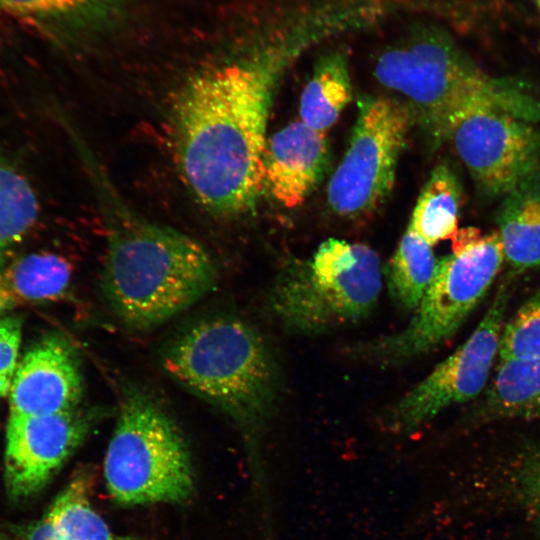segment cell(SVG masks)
<instances>
[{"instance_id":"1","label":"cell","mask_w":540,"mask_h":540,"mask_svg":"<svg viewBox=\"0 0 540 540\" xmlns=\"http://www.w3.org/2000/svg\"><path fill=\"white\" fill-rule=\"evenodd\" d=\"M273 60L260 55L205 70L189 78L174 99L172 136L180 174L213 214L245 212L263 187Z\"/></svg>"},{"instance_id":"2","label":"cell","mask_w":540,"mask_h":540,"mask_svg":"<svg viewBox=\"0 0 540 540\" xmlns=\"http://www.w3.org/2000/svg\"><path fill=\"white\" fill-rule=\"evenodd\" d=\"M75 146L94 191L106 233L101 289L126 327L148 330L183 312L217 284L215 263L193 237L137 212L77 135Z\"/></svg>"},{"instance_id":"3","label":"cell","mask_w":540,"mask_h":540,"mask_svg":"<svg viewBox=\"0 0 540 540\" xmlns=\"http://www.w3.org/2000/svg\"><path fill=\"white\" fill-rule=\"evenodd\" d=\"M171 378L228 415L255 447L276 396L273 358L247 322L229 315L201 319L164 348Z\"/></svg>"},{"instance_id":"4","label":"cell","mask_w":540,"mask_h":540,"mask_svg":"<svg viewBox=\"0 0 540 540\" xmlns=\"http://www.w3.org/2000/svg\"><path fill=\"white\" fill-rule=\"evenodd\" d=\"M375 77L404 96L421 124L444 140L450 122L482 106H511L520 81L486 74L443 30L423 26L377 59Z\"/></svg>"},{"instance_id":"5","label":"cell","mask_w":540,"mask_h":540,"mask_svg":"<svg viewBox=\"0 0 540 540\" xmlns=\"http://www.w3.org/2000/svg\"><path fill=\"white\" fill-rule=\"evenodd\" d=\"M104 479L119 505L180 504L195 488L187 443L167 412L150 396L128 388L104 458Z\"/></svg>"},{"instance_id":"6","label":"cell","mask_w":540,"mask_h":540,"mask_svg":"<svg viewBox=\"0 0 540 540\" xmlns=\"http://www.w3.org/2000/svg\"><path fill=\"white\" fill-rule=\"evenodd\" d=\"M381 278L372 248L330 238L307 263L278 280L271 305L287 328L316 334L368 315L380 294Z\"/></svg>"},{"instance_id":"7","label":"cell","mask_w":540,"mask_h":540,"mask_svg":"<svg viewBox=\"0 0 540 540\" xmlns=\"http://www.w3.org/2000/svg\"><path fill=\"white\" fill-rule=\"evenodd\" d=\"M451 239L452 253L438 261L409 324L369 346L370 355L398 362L432 350L456 333L486 295L504 262L498 231L482 235L464 227Z\"/></svg>"},{"instance_id":"8","label":"cell","mask_w":540,"mask_h":540,"mask_svg":"<svg viewBox=\"0 0 540 540\" xmlns=\"http://www.w3.org/2000/svg\"><path fill=\"white\" fill-rule=\"evenodd\" d=\"M411 112L387 97L361 101L349 147L327 188L333 212L359 217L375 210L391 192Z\"/></svg>"},{"instance_id":"9","label":"cell","mask_w":540,"mask_h":540,"mask_svg":"<svg viewBox=\"0 0 540 540\" xmlns=\"http://www.w3.org/2000/svg\"><path fill=\"white\" fill-rule=\"evenodd\" d=\"M535 121L497 107L473 108L448 126L450 140L478 191L504 197L540 164V132Z\"/></svg>"},{"instance_id":"10","label":"cell","mask_w":540,"mask_h":540,"mask_svg":"<svg viewBox=\"0 0 540 540\" xmlns=\"http://www.w3.org/2000/svg\"><path fill=\"white\" fill-rule=\"evenodd\" d=\"M510 294L509 280L498 286L492 304L471 336L392 409L393 428L414 431L449 406L482 393L498 356Z\"/></svg>"},{"instance_id":"11","label":"cell","mask_w":540,"mask_h":540,"mask_svg":"<svg viewBox=\"0 0 540 540\" xmlns=\"http://www.w3.org/2000/svg\"><path fill=\"white\" fill-rule=\"evenodd\" d=\"M93 412L75 408L35 416L10 415L5 452V484L14 499L44 488L94 426Z\"/></svg>"},{"instance_id":"12","label":"cell","mask_w":540,"mask_h":540,"mask_svg":"<svg viewBox=\"0 0 540 540\" xmlns=\"http://www.w3.org/2000/svg\"><path fill=\"white\" fill-rule=\"evenodd\" d=\"M83 377L71 344L51 335L35 343L18 362L9 391L10 415H47L78 408Z\"/></svg>"},{"instance_id":"13","label":"cell","mask_w":540,"mask_h":540,"mask_svg":"<svg viewBox=\"0 0 540 540\" xmlns=\"http://www.w3.org/2000/svg\"><path fill=\"white\" fill-rule=\"evenodd\" d=\"M327 163L325 133L296 121L270 138L264 155V183L278 202L294 208L319 183Z\"/></svg>"},{"instance_id":"14","label":"cell","mask_w":540,"mask_h":540,"mask_svg":"<svg viewBox=\"0 0 540 540\" xmlns=\"http://www.w3.org/2000/svg\"><path fill=\"white\" fill-rule=\"evenodd\" d=\"M497 224L504 261L516 273L540 268V164L503 197Z\"/></svg>"},{"instance_id":"15","label":"cell","mask_w":540,"mask_h":540,"mask_svg":"<svg viewBox=\"0 0 540 540\" xmlns=\"http://www.w3.org/2000/svg\"><path fill=\"white\" fill-rule=\"evenodd\" d=\"M91 476L77 474L30 530L27 540H139L115 533L93 507Z\"/></svg>"},{"instance_id":"16","label":"cell","mask_w":540,"mask_h":540,"mask_svg":"<svg viewBox=\"0 0 540 540\" xmlns=\"http://www.w3.org/2000/svg\"><path fill=\"white\" fill-rule=\"evenodd\" d=\"M481 414L489 419L540 418V356L499 361Z\"/></svg>"},{"instance_id":"17","label":"cell","mask_w":540,"mask_h":540,"mask_svg":"<svg viewBox=\"0 0 540 540\" xmlns=\"http://www.w3.org/2000/svg\"><path fill=\"white\" fill-rule=\"evenodd\" d=\"M352 85L346 56L333 51L322 56L300 98V118L306 126L326 132L350 102Z\"/></svg>"},{"instance_id":"18","label":"cell","mask_w":540,"mask_h":540,"mask_svg":"<svg viewBox=\"0 0 540 540\" xmlns=\"http://www.w3.org/2000/svg\"><path fill=\"white\" fill-rule=\"evenodd\" d=\"M462 188L453 170L440 164L432 171L414 207L408 228L430 246L451 239L458 231Z\"/></svg>"},{"instance_id":"19","label":"cell","mask_w":540,"mask_h":540,"mask_svg":"<svg viewBox=\"0 0 540 540\" xmlns=\"http://www.w3.org/2000/svg\"><path fill=\"white\" fill-rule=\"evenodd\" d=\"M437 265L431 246L408 228L386 269L389 292L396 303L406 310L416 309Z\"/></svg>"},{"instance_id":"20","label":"cell","mask_w":540,"mask_h":540,"mask_svg":"<svg viewBox=\"0 0 540 540\" xmlns=\"http://www.w3.org/2000/svg\"><path fill=\"white\" fill-rule=\"evenodd\" d=\"M16 302H44L60 298L71 281V266L54 253H32L1 271Z\"/></svg>"},{"instance_id":"21","label":"cell","mask_w":540,"mask_h":540,"mask_svg":"<svg viewBox=\"0 0 540 540\" xmlns=\"http://www.w3.org/2000/svg\"><path fill=\"white\" fill-rule=\"evenodd\" d=\"M38 213V199L29 181L0 158V262L27 235Z\"/></svg>"},{"instance_id":"22","label":"cell","mask_w":540,"mask_h":540,"mask_svg":"<svg viewBox=\"0 0 540 540\" xmlns=\"http://www.w3.org/2000/svg\"><path fill=\"white\" fill-rule=\"evenodd\" d=\"M107 0H0V10L43 30L81 20Z\"/></svg>"},{"instance_id":"23","label":"cell","mask_w":540,"mask_h":540,"mask_svg":"<svg viewBox=\"0 0 540 540\" xmlns=\"http://www.w3.org/2000/svg\"><path fill=\"white\" fill-rule=\"evenodd\" d=\"M540 356V290L529 297L504 323L499 361Z\"/></svg>"},{"instance_id":"24","label":"cell","mask_w":540,"mask_h":540,"mask_svg":"<svg viewBox=\"0 0 540 540\" xmlns=\"http://www.w3.org/2000/svg\"><path fill=\"white\" fill-rule=\"evenodd\" d=\"M506 486L516 507L540 532V446L522 451L512 462Z\"/></svg>"},{"instance_id":"25","label":"cell","mask_w":540,"mask_h":540,"mask_svg":"<svg viewBox=\"0 0 540 540\" xmlns=\"http://www.w3.org/2000/svg\"><path fill=\"white\" fill-rule=\"evenodd\" d=\"M21 327L18 317H0V397L9 395L18 366Z\"/></svg>"},{"instance_id":"26","label":"cell","mask_w":540,"mask_h":540,"mask_svg":"<svg viewBox=\"0 0 540 540\" xmlns=\"http://www.w3.org/2000/svg\"><path fill=\"white\" fill-rule=\"evenodd\" d=\"M17 304L0 271V315Z\"/></svg>"},{"instance_id":"27","label":"cell","mask_w":540,"mask_h":540,"mask_svg":"<svg viewBox=\"0 0 540 540\" xmlns=\"http://www.w3.org/2000/svg\"><path fill=\"white\" fill-rule=\"evenodd\" d=\"M534 2H535L536 5L540 8V0H534Z\"/></svg>"}]
</instances>
